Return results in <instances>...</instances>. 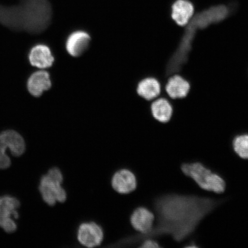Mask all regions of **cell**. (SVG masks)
I'll return each mask as SVG.
<instances>
[{
    "instance_id": "cell-1",
    "label": "cell",
    "mask_w": 248,
    "mask_h": 248,
    "mask_svg": "<svg viewBox=\"0 0 248 248\" xmlns=\"http://www.w3.org/2000/svg\"><path fill=\"white\" fill-rule=\"evenodd\" d=\"M223 200L194 195L168 194L156 198L154 208L156 226L140 240L169 235L176 242L190 237L201 222L222 203Z\"/></svg>"
},
{
    "instance_id": "cell-2",
    "label": "cell",
    "mask_w": 248,
    "mask_h": 248,
    "mask_svg": "<svg viewBox=\"0 0 248 248\" xmlns=\"http://www.w3.org/2000/svg\"><path fill=\"white\" fill-rule=\"evenodd\" d=\"M52 16L48 0H22L9 7L0 5V24L12 31L36 35L48 29Z\"/></svg>"
},
{
    "instance_id": "cell-3",
    "label": "cell",
    "mask_w": 248,
    "mask_h": 248,
    "mask_svg": "<svg viewBox=\"0 0 248 248\" xmlns=\"http://www.w3.org/2000/svg\"><path fill=\"white\" fill-rule=\"evenodd\" d=\"M181 170L186 176L194 180L204 190L217 194L223 193L225 191L226 183L224 179L201 163L183 164Z\"/></svg>"
},
{
    "instance_id": "cell-4",
    "label": "cell",
    "mask_w": 248,
    "mask_h": 248,
    "mask_svg": "<svg viewBox=\"0 0 248 248\" xmlns=\"http://www.w3.org/2000/svg\"><path fill=\"white\" fill-rule=\"evenodd\" d=\"M63 181V174L57 167L49 170L40 179L39 191L43 201L48 205L52 206L57 202L63 203L66 201L67 193L62 186Z\"/></svg>"
},
{
    "instance_id": "cell-5",
    "label": "cell",
    "mask_w": 248,
    "mask_h": 248,
    "mask_svg": "<svg viewBox=\"0 0 248 248\" xmlns=\"http://www.w3.org/2000/svg\"><path fill=\"white\" fill-rule=\"evenodd\" d=\"M10 150L14 156H21L26 151V143L19 133L14 130H7L0 133V169L10 167L11 161L6 151Z\"/></svg>"
},
{
    "instance_id": "cell-6",
    "label": "cell",
    "mask_w": 248,
    "mask_h": 248,
    "mask_svg": "<svg viewBox=\"0 0 248 248\" xmlns=\"http://www.w3.org/2000/svg\"><path fill=\"white\" fill-rule=\"evenodd\" d=\"M20 203L16 198L10 196L0 197V227L8 233L17 230L15 219L19 218L17 209Z\"/></svg>"
},
{
    "instance_id": "cell-7",
    "label": "cell",
    "mask_w": 248,
    "mask_h": 248,
    "mask_svg": "<svg viewBox=\"0 0 248 248\" xmlns=\"http://www.w3.org/2000/svg\"><path fill=\"white\" fill-rule=\"evenodd\" d=\"M228 14V9L225 6H217L192 17L187 26L196 30L205 29L211 24L218 23L225 20Z\"/></svg>"
},
{
    "instance_id": "cell-8",
    "label": "cell",
    "mask_w": 248,
    "mask_h": 248,
    "mask_svg": "<svg viewBox=\"0 0 248 248\" xmlns=\"http://www.w3.org/2000/svg\"><path fill=\"white\" fill-rule=\"evenodd\" d=\"M103 229L94 222H83L77 230V239L83 246L94 248L100 246L104 240Z\"/></svg>"
},
{
    "instance_id": "cell-9",
    "label": "cell",
    "mask_w": 248,
    "mask_h": 248,
    "mask_svg": "<svg viewBox=\"0 0 248 248\" xmlns=\"http://www.w3.org/2000/svg\"><path fill=\"white\" fill-rule=\"evenodd\" d=\"M111 183L114 190L122 194L132 193L138 186L135 175L127 169L117 170L113 175Z\"/></svg>"
},
{
    "instance_id": "cell-10",
    "label": "cell",
    "mask_w": 248,
    "mask_h": 248,
    "mask_svg": "<svg viewBox=\"0 0 248 248\" xmlns=\"http://www.w3.org/2000/svg\"><path fill=\"white\" fill-rule=\"evenodd\" d=\"M130 220L133 228L140 232L141 235H144L153 229L155 216L146 207H139L133 211Z\"/></svg>"
},
{
    "instance_id": "cell-11",
    "label": "cell",
    "mask_w": 248,
    "mask_h": 248,
    "mask_svg": "<svg viewBox=\"0 0 248 248\" xmlns=\"http://www.w3.org/2000/svg\"><path fill=\"white\" fill-rule=\"evenodd\" d=\"M91 36L85 31H77L68 37L66 47L68 53L74 57L81 56L88 48Z\"/></svg>"
},
{
    "instance_id": "cell-12",
    "label": "cell",
    "mask_w": 248,
    "mask_h": 248,
    "mask_svg": "<svg viewBox=\"0 0 248 248\" xmlns=\"http://www.w3.org/2000/svg\"><path fill=\"white\" fill-rule=\"evenodd\" d=\"M190 83L178 74L172 75L167 80L165 91L171 100L184 98L190 90Z\"/></svg>"
},
{
    "instance_id": "cell-13",
    "label": "cell",
    "mask_w": 248,
    "mask_h": 248,
    "mask_svg": "<svg viewBox=\"0 0 248 248\" xmlns=\"http://www.w3.org/2000/svg\"><path fill=\"white\" fill-rule=\"evenodd\" d=\"M29 60L31 65L40 69H45L52 66L54 58L51 49L45 45H37L31 49Z\"/></svg>"
},
{
    "instance_id": "cell-14",
    "label": "cell",
    "mask_w": 248,
    "mask_h": 248,
    "mask_svg": "<svg viewBox=\"0 0 248 248\" xmlns=\"http://www.w3.org/2000/svg\"><path fill=\"white\" fill-rule=\"evenodd\" d=\"M194 12V6L187 0H177L172 5L171 17L180 27L187 26Z\"/></svg>"
},
{
    "instance_id": "cell-15",
    "label": "cell",
    "mask_w": 248,
    "mask_h": 248,
    "mask_svg": "<svg viewBox=\"0 0 248 248\" xmlns=\"http://www.w3.org/2000/svg\"><path fill=\"white\" fill-rule=\"evenodd\" d=\"M27 86L31 94L34 97H40L43 92L51 88V80L49 73L41 70L32 74L28 80Z\"/></svg>"
},
{
    "instance_id": "cell-16",
    "label": "cell",
    "mask_w": 248,
    "mask_h": 248,
    "mask_svg": "<svg viewBox=\"0 0 248 248\" xmlns=\"http://www.w3.org/2000/svg\"><path fill=\"white\" fill-rule=\"evenodd\" d=\"M151 110L154 119L160 123H168L172 117V105L165 98H160L153 102L151 104Z\"/></svg>"
},
{
    "instance_id": "cell-17",
    "label": "cell",
    "mask_w": 248,
    "mask_h": 248,
    "mask_svg": "<svg viewBox=\"0 0 248 248\" xmlns=\"http://www.w3.org/2000/svg\"><path fill=\"white\" fill-rule=\"evenodd\" d=\"M161 85L155 78H146L141 80L138 86V94L145 100L151 101L160 94Z\"/></svg>"
},
{
    "instance_id": "cell-18",
    "label": "cell",
    "mask_w": 248,
    "mask_h": 248,
    "mask_svg": "<svg viewBox=\"0 0 248 248\" xmlns=\"http://www.w3.org/2000/svg\"><path fill=\"white\" fill-rule=\"evenodd\" d=\"M232 144V148L238 156L243 159H248V134L235 136Z\"/></svg>"
},
{
    "instance_id": "cell-19",
    "label": "cell",
    "mask_w": 248,
    "mask_h": 248,
    "mask_svg": "<svg viewBox=\"0 0 248 248\" xmlns=\"http://www.w3.org/2000/svg\"><path fill=\"white\" fill-rule=\"evenodd\" d=\"M141 248H160L159 243L156 241H155L151 238H146L144 239L143 243H142L140 246Z\"/></svg>"
}]
</instances>
